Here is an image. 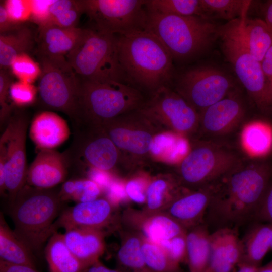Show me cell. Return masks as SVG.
I'll return each instance as SVG.
<instances>
[{
    "mask_svg": "<svg viewBox=\"0 0 272 272\" xmlns=\"http://www.w3.org/2000/svg\"><path fill=\"white\" fill-rule=\"evenodd\" d=\"M271 177L269 163L242 161L210 184L211 199L205 216L207 225L214 230L224 227L237 229L255 220Z\"/></svg>",
    "mask_w": 272,
    "mask_h": 272,
    "instance_id": "1",
    "label": "cell"
},
{
    "mask_svg": "<svg viewBox=\"0 0 272 272\" xmlns=\"http://www.w3.org/2000/svg\"><path fill=\"white\" fill-rule=\"evenodd\" d=\"M119 58L127 84L148 97L172 86L173 60L161 42L146 30L118 35Z\"/></svg>",
    "mask_w": 272,
    "mask_h": 272,
    "instance_id": "2",
    "label": "cell"
},
{
    "mask_svg": "<svg viewBox=\"0 0 272 272\" xmlns=\"http://www.w3.org/2000/svg\"><path fill=\"white\" fill-rule=\"evenodd\" d=\"M147 14L145 30L161 42L173 61H184L194 58L219 38L220 26L210 19L147 11Z\"/></svg>",
    "mask_w": 272,
    "mask_h": 272,
    "instance_id": "3",
    "label": "cell"
},
{
    "mask_svg": "<svg viewBox=\"0 0 272 272\" xmlns=\"http://www.w3.org/2000/svg\"><path fill=\"white\" fill-rule=\"evenodd\" d=\"M62 202L59 191L26 184L10 205L14 231L33 253H39L56 232L54 219Z\"/></svg>",
    "mask_w": 272,
    "mask_h": 272,
    "instance_id": "4",
    "label": "cell"
},
{
    "mask_svg": "<svg viewBox=\"0 0 272 272\" xmlns=\"http://www.w3.org/2000/svg\"><path fill=\"white\" fill-rule=\"evenodd\" d=\"M79 79L78 121L75 126L85 124L102 126L122 114L140 109L147 98L127 83Z\"/></svg>",
    "mask_w": 272,
    "mask_h": 272,
    "instance_id": "5",
    "label": "cell"
},
{
    "mask_svg": "<svg viewBox=\"0 0 272 272\" xmlns=\"http://www.w3.org/2000/svg\"><path fill=\"white\" fill-rule=\"evenodd\" d=\"M118 41V35L87 28L81 41L65 57L82 79L126 83L119 60Z\"/></svg>",
    "mask_w": 272,
    "mask_h": 272,
    "instance_id": "6",
    "label": "cell"
},
{
    "mask_svg": "<svg viewBox=\"0 0 272 272\" xmlns=\"http://www.w3.org/2000/svg\"><path fill=\"white\" fill-rule=\"evenodd\" d=\"M241 162L237 154L225 146L193 139L173 174L184 188L195 190L211 184Z\"/></svg>",
    "mask_w": 272,
    "mask_h": 272,
    "instance_id": "7",
    "label": "cell"
},
{
    "mask_svg": "<svg viewBox=\"0 0 272 272\" xmlns=\"http://www.w3.org/2000/svg\"><path fill=\"white\" fill-rule=\"evenodd\" d=\"M239 22L240 18L220 26L221 49L257 107L268 112L272 109V96L261 62L251 54L243 42Z\"/></svg>",
    "mask_w": 272,
    "mask_h": 272,
    "instance_id": "8",
    "label": "cell"
},
{
    "mask_svg": "<svg viewBox=\"0 0 272 272\" xmlns=\"http://www.w3.org/2000/svg\"><path fill=\"white\" fill-rule=\"evenodd\" d=\"M101 127L120 151L126 169L148 164L156 138L165 133L139 109L122 114Z\"/></svg>",
    "mask_w": 272,
    "mask_h": 272,
    "instance_id": "9",
    "label": "cell"
},
{
    "mask_svg": "<svg viewBox=\"0 0 272 272\" xmlns=\"http://www.w3.org/2000/svg\"><path fill=\"white\" fill-rule=\"evenodd\" d=\"M36 54L41 70L37 88L41 103L48 108L63 112L76 124L79 78L65 56Z\"/></svg>",
    "mask_w": 272,
    "mask_h": 272,
    "instance_id": "10",
    "label": "cell"
},
{
    "mask_svg": "<svg viewBox=\"0 0 272 272\" xmlns=\"http://www.w3.org/2000/svg\"><path fill=\"white\" fill-rule=\"evenodd\" d=\"M139 110L165 132L194 139L199 113L171 87H163L147 97Z\"/></svg>",
    "mask_w": 272,
    "mask_h": 272,
    "instance_id": "11",
    "label": "cell"
},
{
    "mask_svg": "<svg viewBox=\"0 0 272 272\" xmlns=\"http://www.w3.org/2000/svg\"><path fill=\"white\" fill-rule=\"evenodd\" d=\"M70 150L64 154L68 165L95 169L111 173L118 168L126 169L122 155L102 127L81 124Z\"/></svg>",
    "mask_w": 272,
    "mask_h": 272,
    "instance_id": "12",
    "label": "cell"
},
{
    "mask_svg": "<svg viewBox=\"0 0 272 272\" xmlns=\"http://www.w3.org/2000/svg\"><path fill=\"white\" fill-rule=\"evenodd\" d=\"M147 0H82L84 13L93 28L106 33L126 35L145 30Z\"/></svg>",
    "mask_w": 272,
    "mask_h": 272,
    "instance_id": "13",
    "label": "cell"
},
{
    "mask_svg": "<svg viewBox=\"0 0 272 272\" xmlns=\"http://www.w3.org/2000/svg\"><path fill=\"white\" fill-rule=\"evenodd\" d=\"M231 79L224 72L208 66L190 69L182 73L172 88L199 113L233 91Z\"/></svg>",
    "mask_w": 272,
    "mask_h": 272,
    "instance_id": "14",
    "label": "cell"
},
{
    "mask_svg": "<svg viewBox=\"0 0 272 272\" xmlns=\"http://www.w3.org/2000/svg\"><path fill=\"white\" fill-rule=\"evenodd\" d=\"M0 139L5 150V188L10 205L26 184L27 166L26 149L28 119L22 112H16L8 121Z\"/></svg>",
    "mask_w": 272,
    "mask_h": 272,
    "instance_id": "15",
    "label": "cell"
},
{
    "mask_svg": "<svg viewBox=\"0 0 272 272\" xmlns=\"http://www.w3.org/2000/svg\"><path fill=\"white\" fill-rule=\"evenodd\" d=\"M245 112L241 100L232 91L199 113L198 129L194 139L217 138L230 133L243 121Z\"/></svg>",
    "mask_w": 272,
    "mask_h": 272,
    "instance_id": "16",
    "label": "cell"
},
{
    "mask_svg": "<svg viewBox=\"0 0 272 272\" xmlns=\"http://www.w3.org/2000/svg\"><path fill=\"white\" fill-rule=\"evenodd\" d=\"M115 206L107 199L77 203L64 210L54 226L55 231L61 227L65 231L79 227L90 228L103 231L113 224Z\"/></svg>",
    "mask_w": 272,
    "mask_h": 272,
    "instance_id": "17",
    "label": "cell"
},
{
    "mask_svg": "<svg viewBox=\"0 0 272 272\" xmlns=\"http://www.w3.org/2000/svg\"><path fill=\"white\" fill-rule=\"evenodd\" d=\"M68 167L64 154L54 150H40L28 168L26 184L38 188H52L65 181Z\"/></svg>",
    "mask_w": 272,
    "mask_h": 272,
    "instance_id": "18",
    "label": "cell"
},
{
    "mask_svg": "<svg viewBox=\"0 0 272 272\" xmlns=\"http://www.w3.org/2000/svg\"><path fill=\"white\" fill-rule=\"evenodd\" d=\"M210 250L208 269L211 272H232L242 260L237 229L224 227L214 230L210 234Z\"/></svg>",
    "mask_w": 272,
    "mask_h": 272,
    "instance_id": "19",
    "label": "cell"
},
{
    "mask_svg": "<svg viewBox=\"0 0 272 272\" xmlns=\"http://www.w3.org/2000/svg\"><path fill=\"white\" fill-rule=\"evenodd\" d=\"M211 196L210 185L195 190H187L173 200L163 212L188 231L203 223Z\"/></svg>",
    "mask_w": 272,
    "mask_h": 272,
    "instance_id": "20",
    "label": "cell"
},
{
    "mask_svg": "<svg viewBox=\"0 0 272 272\" xmlns=\"http://www.w3.org/2000/svg\"><path fill=\"white\" fill-rule=\"evenodd\" d=\"M124 220L143 236L159 244L187 231L164 212L147 214L143 211L130 210L125 213Z\"/></svg>",
    "mask_w": 272,
    "mask_h": 272,
    "instance_id": "21",
    "label": "cell"
},
{
    "mask_svg": "<svg viewBox=\"0 0 272 272\" xmlns=\"http://www.w3.org/2000/svg\"><path fill=\"white\" fill-rule=\"evenodd\" d=\"M86 29L65 28L53 25L38 27L35 37L36 54L48 56H66L84 37Z\"/></svg>",
    "mask_w": 272,
    "mask_h": 272,
    "instance_id": "22",
    "label": "cell"
},
{
    "mask_svg": "<svg viewBox=\"0 0 272 272\" xmlns=\"http://www.w3.org/2000/svg\"><path fill=\"white\" fill-rule=\"evenodd\" d=\"M29 135L39 149L54 150L69 139L70 130L66 121L57 114L43 111L33 119Z\"/></svg>",
    "mask_w": 272,
    "mask_h": 272,
    "instance_id": "23",
    "label": "cell"
},
{
    "mask_svg": "<svg viewBox=\"0 0 272 272\" xmlns=\"http://www.w3.org/2000/svg\"><path fill=\"white\" fill-rule=\"evenodd\" d=\"M104 233L99 229L79 227L65 231L63 236L71 252L88 268L104 253Z\"/></svg>",
    "mask_w": 272,
    "mask_h": 272,
    "instance_id": "24",
    "label": "cell"
},
{
    "mask_svg": "<svg viewBox=\"0 0 272 272\" xmlns=\"http://www.w3.org/2000/svg\"><path fill=\"white\" fill-rule=\"evenodd\" d=\"M187 190L173 174L157 176L147 186L146 205L142 211L147 214L163 212L173 200Z\"/></svg>",
    "mask_w": 272,
    "mask_h": 272,
    "instance_id": "25",
    "label": "cell"
},
{
    "mask_svg": "<svg viewBox=\"0 0 272 272\" xmlns=\"http://www.w3.org/2000/svg\"><path fill=\"white\" fill-rule=\"evenodd\" d=\"M271 241L272 223L262 222L252 225L241 238L240 263L256 267L260 266L262 260L270 250Z\"/></svg>",
    "mask_w": 272,
    "mask_h": 272,
    "instance_id": "26",
    "label": "cell"
},
{
    "mask_svg": "<svg viewBox=\"0 0 272 272\" xmlns=\"http://www.w3.org/2000/svg\"><path fill=\"white\" fill-rule=\"evenodd\" d=\"M247 14L240 18L241 36L251 54L261 62L272 46V29L263 19H248Z\"/></svg>",
    "mask_w": 272,
    "mask_h": 272,
    "instance_id": "27",
    "label": "cell"
},
{
    "mask_svg": "<svg viewBox=\"0 0 272 272\" xmlns=\"http://www.w3.org/2000/svg\"><path fill=\"white\" fill-rule=\"evenodd\" d=\"M36 41L31 30L23 24L0 34V67L7 70L17 56L31 51Z\"/></svg>",
    "mask_w": 272,
    "mask_h": 272,
    "instance_id": "28",
    "label": "cell"
},
{
    "mask_svg": "<svg viewBox=\"0 0 272 272\" xmlns=\"http://www.w3.org/2000/svg\"><path fill=\"white\" fill-rule=\"evenodd\" d=\"M241 143L250 156L266 157L272 152V124L264 119L250 121L242 129Z\"/></svg>",
    "mask_w": 272,
    "mask_h": 272,
    "instance_id": "29",
    "label": "cell"
},
{
    "mask_svg": "<svg viewBox=\"0 0 272 272\" xmlns=\"http://www.w3.org/2000/svg\"><path fill=\"white\" fill-rule=\"evenodd\" d=\"M210 234L204 223L188 231L186 235L187 260L189 272H204L210 259Z\"/></svg>",
    "mask_w": 272,
    "mask_h": 272,
    "instance_id": "30",
    "label": "cell"
},
{
    "mask_svg": "<svg viewBox=\"0 0 272 272\" xmlns=\"http://www.w3.org/2000/svg\"><path fill=\"white\" fill-rule=\"evenodd\" d=\"M50 272H83L87 267L71 252L62 234L55 232L45 250Z\"/></svg>",
    "mask_w": 272,
    "mask_h": 272,
    "instance_id": "31",
    "label": "cell"
},
{
    "mask_svg": "<svg viewBox=\"0 0 272 272\" xmlns=\"http://www.w3.org/2000/svg\"><path fill=\"white\" fill-rule=\"evenodd\" d=\"M0 259L8 262L36 268L32 251L12 230L4 218L0 217Z\"/></svg>",
    "mask_w": 272,
    "mask_h": 272,
    "instance_id": "32",
    "label": "cell"
},
{
    "mask_svg": "<svg viewBox=\"0 0 272 272\" xmlns=\"http://www.w3.org/2000/svg\"><path fill=\"white\" fill-rule=\"evenodd\" d=\"M142 240V235L136 231L122 233L117 254L118 269L125 272H154L148 267L143 258Z\"/></svg>",
    "mask_w": 272,
    "mask_h": 272,
    "instance_id": "33",
    "label": "cell"
},
{
    "mask_svg": "<svg viewBox=\"0 0 272 272\" xmlns=\"http://www.w3.org/2000/svg\"><path fill=\"white\" fill-rule=\"evenodd\" d=\"M205 18L224 19L228 22L240 18L247 13L251 1L200 0Z\"/></svg>",
    "mask_w": 272,
    "mask_h": 272,
    "instance_id": "34",
    "label": "cell"
},
{
    "mask_svg": "<svg viewBox=\"0 0 272 272\" xmlns=\"http://www.w3.org/2000/svg\"><path fill=\"white\" fill-rule=\"evenodd\" d=\"M147 11L165 15L205 18L200 0H147Z\"/></svg>",
    "mask_w": 272,
    "mask_h": 272,
    "instance_id": "35",
    "label": "cell"
},
{
    "mask_svg": "<svg viewBox=\"0 0 272 272\" xmlns=\"http://www.w3.org/2000/svg\"><path fill=\"white\" fill-rule=\"evenodd\" d=\"M101 189L89 178L73 179L63 184L59 194L62 201L71 200L78 203L84 202L98 198Z\"/></svg>",
    "mask_w": 272,
    "mask_h": 272,
    "instance_id": "36",
    "label": "cell"
},
{
    "mask_svg": "<svg viewBox=\"0 0 272 272\" xmlns=\"http://www.w3.org/2000/svg\"><path fill=\"white\" fill-rule=\"evenodd\" d=\"M50 12L49 25L65 28L77 27L79 19L84 13L82 0H54Z\"/></svg>",
    "mask_w": 272,
    "mask_h": 272,
    "instance_id": "37",
    "label": "cell"
},
{
    "mask_svg": "<svg viewBox=\"0 0 272 272\" xmlns=\"http://www.w3.org/2000/svg\"><path fill=\"white\" fill-rule=\"evenodd\" d=\"M142 252L148 267L154 272H178L179 265L174 263L158 244L142 235Z\"/></svg>",
    "mask_w": 272,
    "mask_h": 272,
    "instance_id": "38",
    "label": "cell"
},
{
    "mask_svg": "<svg viewBox=\"0 0 272 272\" xmlns=\"http://www.w3.org/2000/svg\"><path fill=\"white\" fill-rule=\"evenodd\" d=\"M9 69L19 81L31 84L39 78L41 72L39 63L26 53L15 57Z\"/></svg>",
    "mask_w": 272,
    "mask_h": 272,
    "instance_id": "39",
    "label": "cell"
},
{
    "mask_svg": "<svg viewBox=\"0 0 272 272\" xmlns=\"http://www.w3.org/2000/svg\"><path fill=\"white\" fill-rule=\"evenodd\" d=\"M38 89L33 84L21 81L13 82L9 88V96L17 106H25L35 100Z\"/></svg>",
    "mask_w": 272,
    "mask_h": 272,
    "instance_id": "40",
    "label": "cell"
},
{
    "mask_svg": "<svg viewBox=\"0 0 272 272\" xmlns=\"http://www.w3.org/2000/svg\"><path fill=\"white\" fill-rule=\"evenodd\" d=\"M186 233L178 235L158 244L176 264L187 260Z\"/></svg>",
    "mask_w": 272,
    "mask_h": 272,
    "instance_id": "41",
    "label": "cell"
},
{
    "mask_svg": "<svg viewBox=\"0 0 272 272\" xmlns=\"http://www.w3.org/2000/svg\"><path fill=\"white\" fill-rule=\"evenodd\" d=\"M3 4L9 17L15 23L21 24L30 20L31 0H7Z\"/></svg>",
    "mask_w": 272,
    "mask_h": 272,
    "instance_id": "42",
    "label": "cell"
},
{
    "mask_svg": "<svg viewBox=\"0 0 272 272\" xmlns=\"http://www.w3.org/2000/svg\"><path fill=\"white\" fill-rule=\"evenodd\" d=\"M12 79L6 70L0 71V120L2 124L11 117L12 107L8 103Z\"/></svg>",
    "mask_w": 272,
    "mask_h": 272,
    "instance_id": "43",
    "label": "cell"
},
{
    "mask_svg": "<svg viewBox=\"0 0 272 272\" xmlns=\"http://www.w3.org/2000/svg\"><path fill=\"white\" fill-rule=\"evenodd\" d=\"M54 0H31L32 11L30 20L38 27L49 24L50 9Z\"/></svg>",
    "mask_w": 272,
    "mask_h": 272,
    "instance_id": "44",
    "label": "cell"
},
{
    "mask_svg": "<svg viewBox=\"0 0 272 272\" xmlns=\"http://www.w3.org/2000/svg\"><path fill=\"white\" fill-rule=\"evenodd\" d=\"M255 220L272 223V177Z\"/></svg>",
    "mask_w": 272,
    "mask_h": 272,
    "instance_id": "45",
    "label": "cell"
},
{
    "mask_svg": "<svg viewBox=\"0 0 272 272\" xmlns=\"http://www.w3.org/2000/svg\"><path fill=\"white\" fill-rule=\"evenodd\" d=\"M144 183L139 178L129 180L125 185V191L128 197L132 201L142 203L146 202V193L144 192Z\"/></svg>",
    "mask_w": 272,
    "mask_h": 272,
    "instance_id": "46",
    "label": "cell"
},
{
    "mask_svg": "<svg viewBox=\"0 0 272 272\" xmlns=\"http://www.w3.org/2000/svg\"><path fill=\"white\" fill-rule=\"evenodd\" d=\"M106 189V199L115 207L124 201L127 196L123 185L117 181L112 180Z\"/></svg>",
    "mask_w": 272,
    "mask_h": 272,
    "instance_id": "47",
    "label": "cell"
},
{
    "mask_svg": "<svg viewBox=\"0 0 272 272\" xmlns=\"http://www.w3.org/2000/svg\"><path fill=\"white\" fill-rule=\"evenodd\" d=\"M111 174L95 169H89V179L96 183L101 188L106 189L112 181Z\"/></svg>",
    "mask_w": 272,
    "mask_h": 272,
    "instance_id": "48",
    "label": "cell"
},
{
    "mask_svg": "<svg viewBox=\"0 0 272 272\" xmlns=\"http://www.w3.org/2000/svg\"><path fill=\"white\" fill-rule=\"evenodd\" d=\"M261 63L272 96V46L265 54Z\"/></svg>",
    "mask_w": 272,
    "mask_h": 272,
    "instance_id": "49",
    "label": "cell"
},
{
    "mask_svg": "<svg viewBox=\"0 0 272 272\" xmlns=\"http://www.w3.org/2000/svg\"><path fill=\"white\" fill-rule=\"evenodd\" d=\"M0 272H39L36 268L23 264H15L0 259Z\"/></svg>",
    "mask_w": 272,
    "mask_h": 272,
    "instance_id": "50",
    "label": "cell"
},
{
    "mask_svg": "<svg viewBox=\"0 0 272 272\" xmlns=\"http://www.w3.org/2000/svg\"><path fill=\"white\" fill-rule=\"evenodd\" d=\"M19 25L20 24H16L10 19L4 7L3 3H1L0 34L9 31Z\"/></svg>",
    "mask_w": 272,
    "mask_h": 272,
    "instance_id": "51",
    "label": "cell"
},
{
    "mask_svg": "<svg viewBox=\"0 0 272 272\" xmlns=\"http://www.w3.org/2000/svg\"><path fill=\"white\" fill-rule=\"evenodd\" d=\"M261 11L263 16V20L272 29V0L264 3L261 6Z\"/></svg>",
    "mask_w": 272,
    "mask_h": 272,
    "instance_id": "52",
    "label": "cell"
},
{
    "mask_svg": "<svg viewBox=\"0 0 272 272\" xmlns=\"http://www.w3.org/2000/svg\"><path fill=\"white\" fill-rule=\"evenodd\" d=\"M83 272H125L119 269H111L103 265L99 260L88 267Z\"/></svg>",
    "mask_w": 272,
    "mask_h": 272,
    "instance_id": "53",
    "label": "cell"
},
{
    "mask_svg": "<svg viewBox=\"0 0 272 272\" xmlns=\"http://www.w3.org/2000/svg\"><path fill=\"white\" fill-rule=\"evenodd\" d=\"M237 272H256L257 267H254L245 263H240L238 265Z\"/></svg>",
    "mask_w": 272,
    "mask_h": 272,
    "instance_id": "54",
    "label": "cell"
},
{
    "mask_svg": "<svg viewBox=\"0 0 272 272\" xmlns=\"http://www.w3.org/2000/svg\"><path fill=\"white\" fill-rule=\"evenodd\" d=\"M256 272H272V260L264 266L257 267Z\"/></svg>",
    "mask_w": 272,
    "mask_h": 272,
    "instance_id": "55",
    "label": "cell"
},
{
    "mask_svg": "<svg viewBox=\"0 0 272 272\" xmlns=\"http://www.w3.org/2000/svg\"><path fill=\"white\" fill-rule=\"evenodd\" d=\"M204 272H211L208 269H207Z\"/></svg>",
    "mask_w": 272,
    "mask_h": 272,
    "instance_id": "56",
    "label": "cell"
},
{
    "mask_svg": "<svg viewBox=\"0 0 272 272\" xmlns=\"http://www.w3.org/2000/svg\"><path fill=\"white\" fill-rule=\"evenodd\" d=\"M270 250H272V241H271V244Z\"/></svg>",
    "mask_w": 272,
    "mask_h": 272,
    "instance_id": "57",
    "label": "cell"
}]
</instances>
